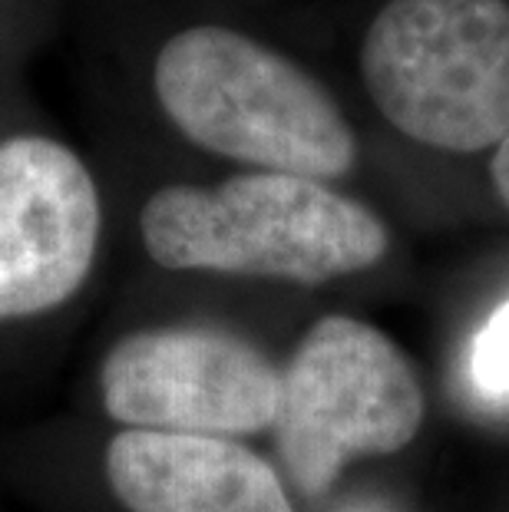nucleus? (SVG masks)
<instances>
[{
  "label": "nucleus",
  "instance_id": "nucleus-1",
  "mask_svg": "<svg viewBox=\"0 0 509 512\" xmlns=\"http://www.w3.org/2000/svg\"><path fill=\"white\" fill-rule=\"evenodd\" d=\"M139 238L166 271L328 285L387 255L384 222L351 195L285 172L219 185H162L139 209Z\"/></svg>",
  "mask_w": 509,
  "mask_h": 512
},
{
  "label": "nucleus",
  "instance_id": "nucleus-2",
  "mask_svg": "<svg viewBox=\"0 0 509 512\" xmlns=\"http://www.w3.org/2000/svg\"><path fill=\"white\" fill-rule=\"evenodd\" d=\"M153 86L169 123L215 156L258 172L338 179L357 143L318 80L229 27H189L159 50Z\"/></svg>",
  "mask_w": 509,
  "mask_h": 512
},
{
  "label": "nucleus",
  "instance_id": "nucleus-3",
  "mask_svg": "<svg viewBox=\"0 0 509 512\" xmlns=\"http://www.w3.org/2000/svg\"><path fill=\"white\" fill-rule=\"evenodd\" d=\"M367 93L387 123L443 152L509 139L506 0H391L361 47Z\"/></svg>",
  "mask_w": 509,
  "mask_h": 512
},
{
  "label": "nucleus",
  "instance_id": "nucleus-4",
  "mask_svg": "<svg viewBox=\"0 0 509 512\" xmlns=\"http://www.w3.org/2000/svg\"><path fill=\"white\" fill-rule=\"evenodd\" d=\"M424 423V390L381 328L348 314L314 321L281 367L272 437L301 496H324L357 456L404 450Z\"/></svg>",
  "mask_w": 509,
  "mask_h": 512
},
{
  "label": "nucleus",
  "instance_id": "nucleus-5",
  "mask_svg": "<svg viewBox=\"0 0 509 512\" xmlns=\"http://www.w3.org/2000/svg\"><path fill=\"white\" fill-rule=\"evenodd\" d=\"M281 367L248 337L166 324L119 334L96 364V403L116 430L242 440L272 430Z\"/></svg>",
  "mask_w": 509,
  "mask_h": 512
},
{
  "label": "nucleus",
  "instance_id": "nucleus-6",
  "mask_svg": "<svg viewBox=\"0 0 509 512\" xmlns=\"http://www.w3.org/2000/svg\"><path fill=\"white\" fill-rule=\"evenodd\" d=\"M103 195L67 143L20 133L0 143V328L43 324L93 281Z\"/></svg>",
  "mask_w": 509,
  "mask_h": 512
},
{
  "label": "nucleus",
  "instance_id": "nucleus-7",
  "mask_svg": "<svg viewBox=\"0 0 509 512\" xmlns=\"http://www.w3.org/2000/svg\"><path fill=\"white\" fill-rule=\"evenodd\" d=\"M100 473L123 512H295L278 466L229 437L116 430Z\"/></svg>",
  "mask_w": 509,
  "mask_h": 512
},
{
  "label": "nucleus",
  "instance_id": "nucleus-8",
  "mask_svg": "<svg viewBox=\"0 0 509 512\" xmlns=\"http://www.w3.org/2000/svg\"><path fill=\"white\" fill-rule=\"evenodd\" d=\"M473 384L486 397L509 394V301L483 324V331L473 341Z\"/></svg>",
  "mask_w": 509,
  "mask_h": 512
},
{
  "label": "nucleus",
  "instance_id": "nucleus-9",
  "mask_svg": "<svg viewBox=\"0 0 509 512\" xmlns=\"http://www.w3.org/2000/svg\"><path fill=\"white\" fill-rule=\"evenodd\" d=\"M493 182H496V192H500V199L506 202V209H509V139L496 146V156H493Z\"/></svg>",
  "mask_w": 509,
  "mask_h": 512
}]
</instances>
